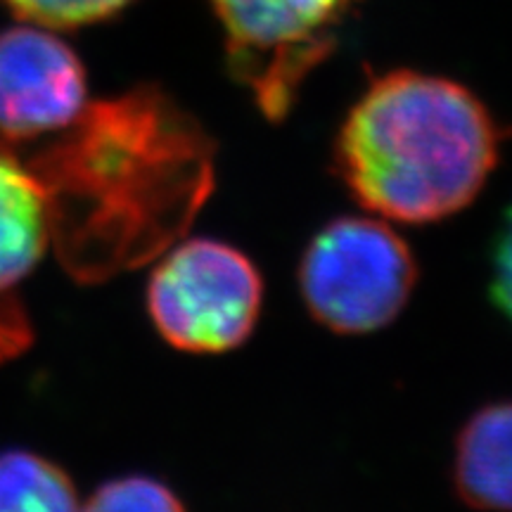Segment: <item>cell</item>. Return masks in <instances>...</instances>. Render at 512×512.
Segmentation results:
<instances>
[{
    "label": "cell",
    "mask_w": 512,
    "mask_h": 512,
    "mask_svg": "<svg viewBox=\"0 0 512 512\" xmlns=\"http://www.w3.org/2000/svg\"><path fill=\"white\" fill-rule=\"evenodd\" d=\"M363 0H209L228 72L268 121H283L304 81L335 53Z\"/></svg>",
    "instance_id": "4"
},
{
    "label": "cell",
    "mask_w": 512,
    "mask_h": 512,
    "mask_svg": "<svg viewBox=\"0 0 512 512\" xmlns=\"http://www.w3.org/2000/svg\"><path fill=\"white\" fill-rule=\"evenodd\" d=\"M86 105V74L67 43L34 27L0 34V136L24 143L64 131Z\"/></svg>",
    "instance_id": "6"
},
{
    "label": "cell",
    "mask_w": 512,
    "mask_h": 512,
    "mask_svg": "<svg viewBox=\"0 0 512 512\" xmlns=\"http://www.w3.org/2000/svg\"><path fill=\"white\" fill-rule=\"evenodd\" d=\"M0 512H79L67 472L29 451L0 453Z\"/></svg>",
    "instance_id": "9"
},
{
    "label": "cell",
    "mask_w": 512,
    "mask_h": 512,
    "mask_svg": "<svg viewBox=\"0 0 512 512\" xmlns=\"http://www.w3.org/2000/svg\"><path fill=\"white\" fill-rule=\"evenodd\" d=\"M453 482L470 508L512 512V401L489 403L460 427Z\"/></svg>",
    "instance_id": "8"
},
{
    "label": "cell",
    "mask_w": 512,
    "mask_h": 512,
    "mask_svg": "<svg viewBox=\"0 0 512 512\" xmlns=\"http://www.w3.org/2000/svg\"><path fill=\"white\" fill-rule=\"evenodd\" d=\"M79 512H185L171 489L150 477L107 482Z\"/></svg>",
    "instance_id": "10"
},
{
    "label": "cell",
    "mask_w": 512,
    "mask_h": 512,
    "mask_svg": "<svg viewBox=\"0 0 512 512\" xmlns=\"http://www.w3.org/2000/svg\"><path fill=\"white\" fill-rule=\"evenodd\" d=\"M491 299L512 325V202L503 211L494 245H491Z\"/></svg>",
    "instance_id": "12"
},
{
    "label": "cell",
    "mask_w": 512,
    "mask_h": 512,
    "mask_svg": "<svg viewBox=\"0 0 512 512\" xmlns=\"http://www.w3.org/2000/svg\"><path fill=\"white\" fill-rule=\"evenodd\" d=\"M501 143L503 128L463 83L394 69L375 76L344 117L335 169L363 209L425 226L475 202Z\"/></svg>",
    "instance_id": "2"
},
{
    "label": "cell",
    "mask_w": 512,
    "mask_h": 512,
    "mask_svg": "<svg viewBox=\"0 0 512 512\" xmlns=\"http://www.w3.org/2000/svg\"><path fill=\"white\" fill-rule=\"evenodd\" d=\"M48 195L64 268L105 280L183 238L214 188V145L155 86L88 102L41 155L27 159Z\"/></svg>",
    "instance_id": "1"
},
{
    "label": "cell",
    "mask_w": 512,
    "mask_h": 512,
    "mask_svg": "<svg viewBox=\"0 0 512 512\" xmlns=\"http://www.w3.org/2000/svg\"><path fill=\"white\" fill-rule=\"evenodd\" d=\"M264 306V278L228 242L195 238L164 256L147 285V311L171 347L223 354L245 344Z\"/></svg>",
    "instance_id": "5"
},
{
    "label": "cell",
    "mask_w": 512,
    "mask_h": 512,
    "mask_svg": "<svg viewBox=\"0 0 512 512\" xmlns=\"http://www.w3.org/2000/svg\"><path fill=\"white\" fill-rule=\"evenodd\" d=\"M50 242L43 183L29 162L0 147V363L22 354L34 339L17 290Z\"/></svg>",
    "instance_id": "7"
},
{
    "label": "cell",
    "mask_w": 512,
    "mask_h": 512,
    "mask_svg": "<svg viewBox=\"0 0 512 512\" xmlns=\"http://www.w3.org/2000/svg\"><path fill=\"white\" fill-rule=\"evenodd\" d=\"M15 15L50 29H72L117 15L133 0H3Z\"/></svg>",
    "instance_id": "11"
},
{
    "label": "cell",
    "mask_w": 512,
    "mask_h": 512,
    "mask_svg": "<svg viewBox=\"0 0 512 512\" xmlns=\"http://www.w3.org/2000/svg\"><path fill=\"white\" fill-rule=\"evenodd\" d=\"M418 285V264L384 221L339 216L304 249L299 290L316 323L337 335L387 328L406 309Z\"/></svg>",
    "instance_id": "3"
}]
</instances>
